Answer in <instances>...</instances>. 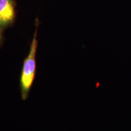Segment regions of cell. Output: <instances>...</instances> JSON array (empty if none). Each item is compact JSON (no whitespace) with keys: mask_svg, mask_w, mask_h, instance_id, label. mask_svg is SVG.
<instances>
[{"mask_svg":"<svg viewBox=\"0 0 131 131\" xmlns=\"http://www.w3.org/2000/svg\"><path fill=\"white\" fill-rule=\"evenodd\" d=\"M36 28L34 32V38L31 42L30 50L23 61L22 70H21L19 86L21 98L23 100H26L29 96V92L35 80L36 70H37V61H36V54L38 47L37 33L38 28V19H36Z\"/></svg>","mask_w":131,"mask_h":131,"instance_id":"cell-1","label":"cell"},{"mask_svg":"<svg viewBox=\"0 0 131 131\" xmlns=\"http://www.w3.org/2000/svg\"><path fill=\"white\" fill-rule=\"evenodd\" d=\"M15 0H0V30L4 32L12 26L15 19Z\"/></svg>","mask_w":131,"mask_h":131,"instance_id":"cell-2","label":"cell"},{"mask_svg":"<svg viewBox=\"0 0 131 131\" xmlns=\"http://www.w3.org/2000/svg\"><path fill=\"white\" fill-rule=\"evenodd\" d=\"M3 42H4V36H3V32L0 30V47L2 46Z\"/></svg>","mask_w":131,"mask_h":131,"instance_id":"cell-3","label":"cell"}]
</instances>
